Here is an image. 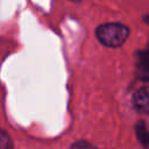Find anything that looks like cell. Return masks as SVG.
<instances>
[{"label":"cell","mask_w":149,"mask_h":149,"mask_svg":"<svg viewBox=\"0 0 149 149\" xmlns=\"http://www.w3.org/2000/svg\"><path fill=\"white\" fill-rule=\"evenodd\" d=\"M133 102L137 111L142 113H149V87L143 86L139 88L133 97Z\"/></svg>","instance_id":"7a4b0ae2"},{"label":"cell","mask_w":149,"mask_h":149,"mask_svg":"<svg viewBox=\"0 0 149 149\" xmlns=\"http://www.w3.org/2000/svg\"><path fill=\"white\" fill-rule=\"evenodd\" d=\"M70 149H97V148L86 141H78V142H74Z\"/></svg>","instance_id":"8992f818"},{"label":"cell","mask_w":149,"mask_h":149,"mask_svg":"<svg viewBox=\"0 0 149 149\" xmlns=\"http://www.w3.org/2000/svg\"><path fill=\"white\" fill-rule=\"evenodd\" d=\"M97 38L106 47L115 48L125 43L129 35V29L121 23H105L97 28Z\"/></svg>","instance_id":"6da1fadb"},{"label":"cell","mask_w":149,"mask_h":149,"mask_svg":"<svg viewBox=\"0 0 149 149\" xmlns=\"http://www.w3.org/2000/svg\"><path fill=\"white\" fill-rule=\"evenodd\" d=\"M135 130H136V136H137L139 141L141 142V144L143 147H146L147 149H149V132L147 129L146 123L143 121H140L136 125Z\"/></svg>","instance_id":"277c9868"},{"label":"cell","mask_w":149,"mask_h":149,"mask_svg":"<svg viewBox=\"0 0 149 149\" xmlns=\"http://www.w3.org/2000/svg\"><path fill=\"white\" fill-rule=\"evenodd\" d=\"M0 149H13L10 136L2 129H0Z\"/></svg>","instance_id":"5b68a950"},{"label":"cell","mask_w":149,"mask_h":149,"mask_svg":"<svg viewBox=\"0 0 149 149\" xmlns=\"http://www.w3.org/2000/svg\"><path fill=\"white\" fill-rule=\"evenodd\" d=\"M136 74L139 79L147 81L149 80V55L140 52L136 61Z\"/></svg>","instance_id":"3957f363"}]
</instances>
